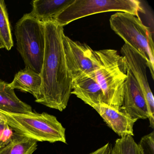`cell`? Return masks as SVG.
Here are the masks:
<instances>
[{"label": "cell", "instance_id": "obj_15", "mask_svg": "<svg viewBox=\"0 0 154 154\" xmlns=\"http://www.w3.org/2000/svg\"><path fill=\"white\" fill-rule=\"evenodd\" d=\"M37 142L22 136L0 149V154H33L37 148Z\"/></svg>", "mask_w": 154, "mask_h": 154}, {"label": "cell", "instance_id": "obj_13", "mask_svg": "<svg viewBox=\"0 0 154 154\" xmlns=\"http://www.w3.org/2000/svg\"><path fill=\"white\" fill-rule=\"evenodd\" d=\"M0 111L17 114L33 112L30 105L20 100L9 84L0 80Z\"/></svg>", "mask_w": 154, "mask_h": 154}, {"label": "cell", "instance_id": "obj_4", "mask_svg": "<svg viewBox=\"0 0 154 154\" xmlns=\"http://www.w3.org/2000/svg\"><path fill=\"white\" fill-rule=\"evenodd\" d=\"M110 26L125 44L137 51L147 64L154 79V44L150 29L143 24L140 17L130 13L118 12L111 16Z\"/></svg>", "mask_w": 154, "mask_h": 154}, {"label": "cell", "instance_id": "obj_5", "mask_svg": "<svg viewBox=\"0 0 154 154\" xmlns=\"http://www.w3.org/2000/svg\"><path fill=\"white\" fill-rule=\"evenodd\" d=\"M15 35L17 49L26 68L40 75L45 45L44 22L31 13L25 14L16 24Z\"/></svg>", "mask_w": 154, "mask_h": 154}, {"label": "cell", "instance_id": "obj_2", "mask_svg": "<svg viewBox=\"0 0 154 154\" xmlns=\"http://www.w3.org/2000/svg\"><path fill=\"white\" fill-rule=\"evenodd\" d=\"M95 78L104 95V104L116 109L122 106L128 66L126 59L117 50L95 51Z\"/></svg>", "mask_w": 154, "mask_h": 154}, {"label": "cell", "instance_id": "obj_11", "mask_svg": "<svg viewBox=\"0 0 154 154\" xmlns=\"http://www.w3.org/2000/svg\"><path fill=\"white\" fill-rule=\"evenodd\" d=\"M71 94L92 108L104 103V95L95 77L83 75L74 79Z\"/></svg>", "mask_w": 154, "mask_h": 154}, {"label": "cell", "instance_id": "obj_17", "mask_svg": "<svg viewBox=\"0 0 154 154\" xmlns=\"http://www.w3.org/2000/svg\"><path fill=\"white\" fill-rule=\"evenodd\" d=\"M113 146L118 154H142L138 144L135 142L132 136L117 139Z\"/></svg>", "mask_w": 154, "mask_h": 154}, {"label": "cell", "instance_id": "obj_20", "mask_svg": "<svg viewBox=\"0 0 154 154\" xmlns=\"http://www.w3.org/2000/svg\"><path fill=\"white\" fill-rule=\"evenodd\" d=\"M112 146L111 144L108 143L93 152L88 154H110Z\"/></svg>", "mask_w": 154, "mask_h": 154}, {"label": "cell", "instance_id": "obj_18", "mask_svg": "<svg viewBox=\"0 0 154 154\" xmlns=\"http://www.w3.org/2000/svg\"><path fill=\"white\" fill-rule=\"evenodd\" d=\"M21 137L8 124L6 120L0 122V149Z\"/></svg>", "mask_w": 154, "mask_h": 154}, {"label": "cell", "instance_id": "obj_8", "mask_svg": "<svg viewBox=\"0 0 154 154\" xmlns=\"http://www.w3.org/2000/svg\"><path fill=\"white\" fill-rule=\"evenodd\" d=\"M125 57L128 68L137 81L145 97L148 112L149 125L154 128V99L146 74L147 64L146 60L135 49L124 44L121 49Z\"/></svg>", "mask_w": 154, "mask_h": 154}, {"label": "cell", "instance_id": "obj_23", "mask_svg": "<svg viewBox=\"0 0 154 154\" xmlns=\"http://www.w3.org/2000/svg\"><path fill=\"white\" fill-rule=\"evenodd\" d=\"M6 120V119L5 117L1 113H0V122H1L3 120Z\"/></svg>", "mask_w": 154, "mask_h": 154}, {"label": "cell", "instance_id": "obj_10", "mask_svg": "<svg viewBox=\"0 0 154 154\" xmlns=\"http://www.w3.org/2000/svg\"><path fill=\"white\" fill-rule=\"evenodd\" d=\"M93 108L107 125L120 137L134 136L133 127L137 120L132 119L120 109H116L104 103Z\"/></svg>", "mask_w": 154, "mask_h": 154}, {"label": "cell", "instance_id": "obj_12", "mask_svg": "<svg viewBox=\"0 0 154 154\" xmlns=\"http://www.w3.org/2000/svg\"><path fill=\"white\" fill-rule=\"evenodd\" d=\"M9 85L12 89L32 94L38 100L40 96L42 79L40 75L25 68L18 72Z\"/></svg>", "mask_w": 154, "mask_h": 154}, {"label": "cell", "instance_id": "obj_14", "mask_svg": "<svg viewBox=\"0 0 154 154\" xmlns=\"http://www.w3.org/2000/svg\"><path fill=\"white\" fill-rule=\"evenodd\" d=\"M74 0H35L32 2L30 13L40 21L54 19Z\"/></svg>", "mask_w": 154, "mask_h": 154}, {"label": "cell", "instance_id": "obj_6", "mask_svg": "<svg viewBox=\"0 0 154 154\" xmlns=\"http://www.w3.org/2000/svg\"><path fill=\"white\" fill-rule=\"evenodd\" d=\"M126 12L139 17L145 13L137 0H74L53 19L63 27L81 18L103 12Z\"/></svg>", "mask_w": 154, "mask_h": 154}, {"label": "cell", "instance_id": "obj_22", "mask_svg": "<svg viewBox=\"0 0 154 154\" xmlns=\"http://www.w3.org/2000/svg\"><path fill=\"white\" fill-rule=\"evenodd\" d=\"M110 154H118L117 151H116V149L113 146H112V148Z\"/></svg>", "mask_w": 154, "mask_h": 154}, {"label": "cell", "instance_id": "obj_19", "mask_svg": "<svg viewBox=\"0 0 154 154\" xmlns=\"http://www.w3.org/2000/svg\"><path fill=\"white\" fill-rule=\"evenodd\" d=\"M142 154H154V132L144 136L138 144Z\"/></svg>", "mask_w": 154, "mask_h": 154}, {"label": "cell", "instance_id": "obj_3", "mask_svg": "<svg viewBox=\"0 0 154 154\" xmlns=\"http://www.w3.org/2000/svg\"><path fill=\"white\" fill-rule=\"evenodd\" d=\"M8 124L18 134L37 141L60 142L66 144V129L54 115L43 112L27 114L0 111Z\"/></svg>", "mask_w": 154, "mask_h": 154}, {"label": "cell", "instance_id": "obj_16", "mask_svg": "<svg viewBox=\"0 0 154 154\" xmlns=\"http://www.w3.org/2000/svg\"><path fill=\"white\" fill-rule=\"evenodd\" d=\"M0 38L5 48L9 51L14 45L11 27L5 2L0 0Z\"/></svg>", "mask_w": 154, "mask_h": 154}, {"label": "cell", "instance_id": "obj_9", "mask_svg": "<svg viewBox=\"0 0 154 154\" xmlns=\"http://www.w3.org/2000/svg\"><path fill=\"white\" fill-rule=\"evenodd\" d=\"M120 110L132 119L137 120L149 118L143 93L128 68L124 85L123 102Z\"/></svg>", "mask_w": 154, "mask_h": 154}, {"label": "cell", "instance_id": "obj_7", "mask_svg": "<svg viewBox=\"0 0 154 154\" xmlns=\"http://www.w3.org/2000/svg\"><path fill=\"white\" fill-rule=\"evenodd\" d=\"M63 45L67 66L72 81L83 75L95 77L97 57L95 51L86 44L74 41L65 35Z\"/></svg>", "mask_w": 154, "mask_h": 154}, {"label": "cell", "instance_id": "obj_1", "mask_svg": "<svg viewBox=\"0 0 154 154\" xmlns=\"http://www.w3.org/2000/svg\"><path fill=\"white\" fill-rule=\"evenodd\" d=\"M45 26V54L40 75L42 85L36 102L63 111L72 91V78L65 54L63 27L54 19L43 21Z\"/></svg>", "mask_w": 154, "mask_h": 154}, {"label": "cell", "instance_id": "obj_21", "mask_svg": "<svg viewBox=\"0 0 154 154\" xmlns=\"http://www.w3.org/2000/svg\"><path fill=\"white\" fill-rule=\"evenodd\" d=\"M3 48H5V45H4V43H3L2 39L0 38V49Z\"/></svg>", "mask_w": 154, "mask_h": 154}]
</instances>
